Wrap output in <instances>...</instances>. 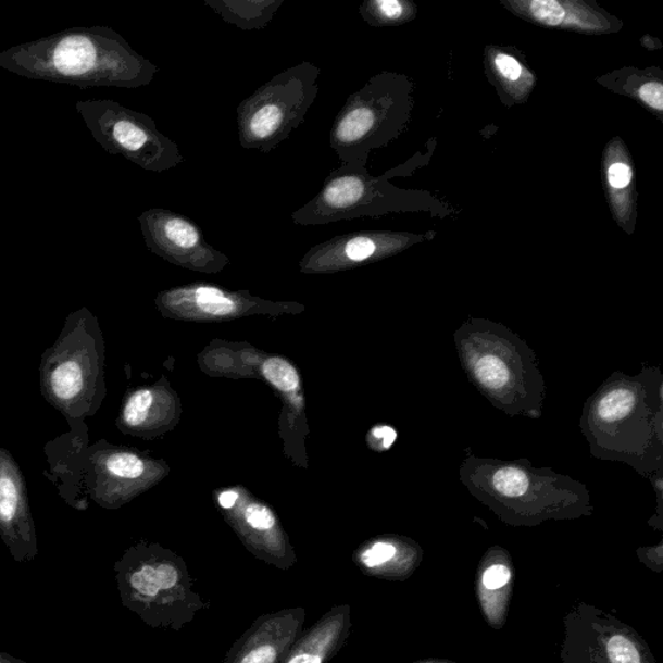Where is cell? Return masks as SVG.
<instances>
[{"label": "cell", "instance_id": "obj_1", "mask_svg": "<svg viewBox=\"0 0 663 663\" xmlns=\"http://www.w3.org/2000/svg\"><path fill=\"white\" fill-rule=\"evenodd\" d=\"M0 67L20 77L86 87L139 89L159 66L107 26L71 28L0 52Z\"/></svg>", "mask_w": 663, "mask_h": 663}, {"label": "cell", "instance_id": "obj_2", "mask_svg": "<svg viewBox=\"0 0 663 663\" xmlns=\"http://www.w3.org/2000/svg\"><path fill=\"white\" fill-rule=\"evenodd\" d=\"M321 73L320 66L302 61L243 99L236 110L243 150L270 153L287 140L315 103Z\"/></svg>", "mask_w": 663, "mask_h": 663}, {"label": "cell", "instance_id": "obj_3", "mask_svg": "<svg viewBox=\"0 0 663 663\" xmlns=\"http://www.w3.org/2000/svg\"><path fill=\"white\" fill-rule=\"evenodd\" d=\"M135 560L127 567L125 585L147 624L179 633L212 606L196 587L185 561L173 552L154 548Z\"/></svg>", "mask_w": 663, "mask_h": 663}, {"label": "cell", "instance_id": "obj_4", "mask_svg": "<svg viewBox=\"0 0 663 663\" xmlns=\"http://www.w3.org/2000/svg\"><path fill=\"white\" fill-rule=\"evenodd\" d=\"M76 110L105 152L122 155L146 172L164 173L185 162L179 146L146 113L108 99L78 100Z\"/></svg>", "mask_w": 663, "mask_h": 663}, {"label": "cell", "instance_id": "obj_5", "mask_svg": "<svg viewBox=\"0 0 663 663\" xmlns=\"http://www.w3.org/2000/svg\"><path fill=\"white\" fill-rule=\"evenodd\" d=\"M138 221L148 250L174 265L214 273L228 263V257L209 246L201 228L186 215L151 208Z\"/></svg>", "mask_w": 663, "mask_h": 663}, {"label": "cell", "instance_id": "obj_6", "mask_svg": "<svg viewBox=\"0 0 663 663\" xmlns=\"http://www.w3.org/2000/svg\"><path fill=\"white\" fill-rule=\"evenodd\" d=\"M377 80L347 100L336 114L329 132V147L341 164L364 166L370 148L376 146L378 134L385 127L388 100L378 97Z\"/></svg>", "mask_w": 663, "mask_h": 663}, {"label": "cell", "instance_id": "obj_7", "mask_svg": "<svg viewBox=\"0 0 663 663\" xmlns=\"http://www.w3.org/2000/svg\"><path fill=\"white\" fill-rule=\"evenodd\" d=\"M80 338L61 337L45 356L42 383L47 398L60 411L72 412L89 409V389L92 368L89 348L83 347Z\"/></svg>", "mask_w": 663, "mask_h": 663}, {"label": "cell", "instance_id": "obj_8", "mask_svg": "<svg viewBox=\"0 0 663 663\" xmlns=\"http://www.w3.org/2000/svg\"><path fill=\"white\" fill-rule=\"evenodd\" d=\"M307 609H282L260 615L236 640L221 663H282L303 631Z\"/></svg>", "mask_w": 663, "mask_h": 663}, {"label": "cell", "instance_id": "obj_9", "mask_svg": "<svg viewBox=\"0 0 663 663\" xmlns=\"http://www.w3.org/2000/svg\"><path fill=\"white\" fill-rule=\"evenodd\" d=\"M396 240L388 234L353 233L335 236L311 248L301 261L304 273H332L387 254Z\"/></svg>", "mask_w": 663, "mask_h": 663}, {"label": "cell", "instance_id": "obj_10", "mask_svg": "<svg viewBox=\"0 0 663 663\" xmlns=\"http://www.w3.org/2000/svg\"><path fill=\"white\" fill-rule=\"evenodd\" d=\"M350 628V606L341 604L330 608L301 633L282 663H328L347 645Z\"/></svg>", "mask_w": 663, "mask_h": 663}, {"label": "cell", "instance_id": "obj_11", "mask_svg": "<svg viewBox=\"0 0 663 663\" xmlns=\"http://www.w3.org/2000/svg\"><path fill=\"white\" fill-rule=\"evenodd\" d=\"M465 350L466 365L479 388L491 398L509 401L518 396L521 378H526L527 370H520L518 358H509V349L491 348Z\"/></svg>", "mask_w": 663, "mask_h": 663}, {"label": "cell", "instance_id": "obj_12", "mask_svg": "<svg viewBox=\"0 0 663 663\" xmlns=\"http://www.w3.org/2000/svg\"><path fill=\"white\" fill-rule=\"evenodd\" d=\"M284 0H204L223 22L243 32L267 28Z\"/></svg>", "mask_w": 663, "mask_h": 663}, {"label": "cell", "instance_id": "obj_13", "mask_svg": "<svg viewBox=\"0 0 663 663\" xmlns=\"http://www.w3.org/2000/svg\"><path fill=\"white\" fill-rule=\"evenodd\" d=\"M171 295L179 297V299L193 300L196 308L201 313L211 316L232 315L238 309V302H236L238 300L235 296L226 293L218 287L205 286V284L173 290Z\"/></svg>", "mask_w": 663, "mask_h": 663}, {"label": "cell", "instance_id": "obj_14", "mask_svg": "<svg viewBox=\"0 0 663 663\" xmlns=\"http://www.w3.org/2000/svg\"><path fill=\"white\" fill-rule=\"evenodd\" d=\"M405 7L398 0H372L361 5L360 12L365 22L385 25L399 22L404 16Z\"/></svg>", "mask_w": 663, "mask_h": 663}, {"label": "cell", "instance_id": "obj_15", "mask_svg": "<svg viewBox=\"0 0 663 663\" xmlns=\"http://www.w3.org/2000/svg\"><path fill=\"white\" fill-rule=\"evenodd\" d=\"M262 372L266 380L282 391L292 392L299 389V374L292 364L282 358H270L263 364Z\"/></svg>", "mask_w": 663, "mask_h": 663}, {"label": "cell", "instance_id": "obj_16", "mask_svg": "<svg viewBox=\"0 0 663 663\" xmlns=\"http://www.w3.org/2000/svg\"><path fill=\"white\" fill-rule=\"evenodd\" d=\"M105 471L114 477L135 479L143 475V460L130 452H114L105 460Z\"/></svg>", "mask_w": 663, "mask_h": 663}, {"label": "cell", "instance_id": "obj_17", "mask_svg": "<svg viewBox=\"0 0 663 663\" xmlns=\"http://www.w3.org/2000/svg\"><path fill=\"white\" fill-rule=\"evenodd\" d=\"M397 556V547L389 542H376L365 547L356 556V563L364 571L377 572Z\"/></svg>", "mask_w": 663, "mask_h": 663}, {"label": "cell", "instance_id": "obj_18", "mask_svg": "<svg viewBox=\"0 0 663 663\" xmlns=\"http://www.w3.org/2000/svg\"><path fill=\"white\" fill-rule=\"evenodd\" d=\"M153 404V395L151 390L141 389L135 391L134 395L127 399L124 409V422L128 426H139L147 421L148 412Z\"/></svg>", "mask_w": 663, "mask_h": 663}, {"label": "cell", "instance_id": "obj_19", "mask_svg": "<svg viewBox=\"0 0 663 663\" xmlns=\"http://www.w3.org/2000/svg\"><path fill=\"white\" fill-rule=\"evenodd\" d=\"M243 518H246L249 529H252L253 533H260L262 536H266L276 527L275 514L265 505H248L246 512H243Z\"/></svg>", "mask_w": 663, "mask_h": 663}, {"label": "cell", "instance_id": "obj_20", "mask_svg": "<svg viewBox=\"0 0 663 663\" xmlns=\"http://www.w3.org/2000/svg\"><path fill=\"white\" fill-rule=\"evenodd\" d=\"M530 11L539 23L556 26L564 22V7L554 0H536L530 3Z\"/></svg>", "mask_w": 663, "mask_h": 663}, {"label": "cell", "instance_id": "obj_21", "mask_svg": "<svg viewBox=\"0 0 663 663\" xmlns=\"http://www.w3.org/2000/svg\"><path fill=\"white\" fill-rule=\"evenodd\" d=\"M609 659L612 663H640V655L633 642L624 636H614L608 645Z\"/></svg>", "mask_w": 663, "mask_h": 663}, {"label": "cell", "instance_id": "obj_22", "mask_svg": "<svg viewBox=\"0 0 663 663\" xmlns=\"http://www.w3.org/2000/svg\"><path fill=\"white\" fill-rule=\"evenodd\" d=\"M511 579V572L509 567L504 565H493L489 567L484 574V585L489 590H499L509 584Z\"/></svg>", "mask_w": 663, "mask_h": 663}, {"label": "cell", "instance_id": "obj_23", "mask_svg": "<svg viewBox=\"0 0 663 663\" xmlns=\"http://www.w3.org/2000/svg\"><path fill=\"white\" fill-rule=\"evenodd\" d=\"M639 95L649 107L662 111L663 108V86L659 83H648L640 87Z\"/></svg>", "mask_w": 663, "mask_h": 663}, {"label": "cell", "instance_id": "obj_24", "mask_svg": "<svg viewBox=\"0 0 663 663\" xmlns=\"http://www.w3.org/2000/svg\"><path fill=\"white\" fill-rule=\"evenodd\" d=\"M608 179L614 188H625L630 185L633 173L625 164H614L609 167Z\"/></svg>", "mask_w": 663, "mask_h": 663}, {"label": "cell", "instance_id": "obj_25", "mask_svg": "<svg viewBox=\"0 0 663 663\" xmlns=\"http://www.w3.org/2000/svg\"><path fill=\"white\" fill-rule=\"evenodd\" d=\"M497 66L500 73H502L505 78L511 80L518 79L521 72H523L518 61L509 55H498Z\"/></svg>", "mask_w": 663, "mask_h": 663}, {"label": "cell", "instance_id": "obj_26", "mask_svg": "<svg viewBox=\"0 0 663 663\" xmlns=\"http://www.w3.org/2000/svg\"><path fill=\"white\" fill-rule=\"evenodd\" d=\"M377 439H381L383 448L389 449L392 443H395L397 438V433L395 429L389 428V426H378V428L372 431Z\"/></svg>", "mask_w": 663, "mask_h": 663}, {"label": "cell", "instance_id": "obj_27", "mask_svg": "<svg viewBox=\"0 0 663 663\" xmlns=\"http://www.w3.org/2000/svg\"><path fill=\"white\" fill-rule=\"evenodd\" d=\"M239 493L236 491L222 492L220 496V505L222 509L229 510L238 502Z\"/></svg>", "mask_w": 663, "mask_h": 663}]
</instances>
